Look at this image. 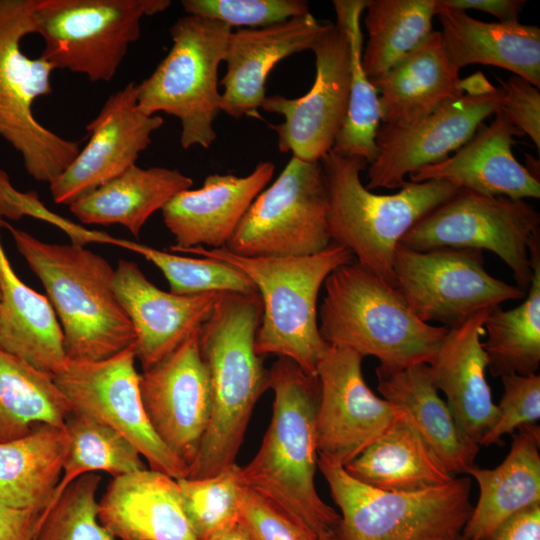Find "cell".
Returning <instances> with one entry per match:
<instances>
[{
	"instance_id": "cell-1",
	"label": "cell",
	"mask_w": 540,
	"mask_h": 540,
	"mask_svg": "<svg viewBox=\"0 0 540 540\" xmlns=\"http://www.w3.org/2000/svg\"><path fill=\"white\" fill-rule=\"evenodd\" d=\"M261 316L259 293H221L200 327L199 347L209 370L212 406L187 478H208L236 463L253 409L269 388V369L255 350Z\"/></svg>"
},
{
	"instance_id": "cell-2",
	"label": "cell",
	"mask_w": 540,
	"mask_h": 540,
	"mask_svg": "<svg viewBox=\"0 0 540 540\" xmlns=\"http://www.w3.org/2000/svg\"><path fill=\"white\" fill-rule=\"evenodd\" d=\"M269 376L274 392L272 418L258 452L240 467L241 481L304 523L319 539L327 537L334 534L340 514L320 498L314 483L318 377L281 356Z\"/></svg>"
},
{
	"instance_id": "cell-3",
	"label": "cell",
	"mask_w": 540,
	"mask_h": 540,
	"mask_svg": "<svg viewBox=\"0 0 540 540\" xmlns=\"http://www.w3.org/2000/svg\"><path fill=\"white\" fill-rule=\"evenodd\" d=\"M2 226L47 292L68 361L107 359L135 343L112 287L114 269L105 258L81 245L43 242L5 221Z\"/></svg>"
},
{
	"instance_id": "cell-4",
	"label": "cell",
	"mask_w": 540,
	"mask_h": 540,
	"mask_svg": "<svg viewBox=\"0 0 540 540\" xmlns=\"http://www.w3.org/2000/svg\"><path fill=\"white\" fill-rule=\"evenodd\" d=\"M323 285V341L376 357L385 370L429 364L449 331L419 320L395 286L355 260L335 269Z\"/></svg>"
},
{
	"instance_id": "cell-5",
	"label": "cell",
	"mask_w": 540,
	"mask_h": 540,
	"mask_svg": "<svg viewBox=\"0 0 540 540\" xmlns=\"http://www.w3.org/2000/svg\"><path fill=\"white\" fill-rule=\"evenodd\" d=\"M169 250L215 259L243 272L262 302L256 353L289 358L305 373L317 376L318 364L328 347L318 328V296L330 273L355 260L348 249L332 242L317 254L297 257H246L225 247Z\"/></svg>"
},
{
	"instance_id": "cell-6",
	"label": "cell",
	"mask_w": 540,
	"mask_h": 540,
	"mask_svg": "<svg viewBox=\"0 0 540 540\" xmlns=\"http://www.w3.org/2000/svg\"><path fill=\"white\" fill-rule=\"evenodd\" d=\"M320 163L327 187L331 241L348 249L360 265L395 286L393 263L402 237L460 188L438 179L406 181L397 193L379 195L361 182L360 173L368 166L364 158L330 150Z\"/></svg>"
},
{
	"instance_id": "cell-7",
	"label": "cell",
	"mask_w": 540,
	"mask_h": 540,
	"mask_svg": "<svg viewBox=\"0 0 540 540\" xmlns=\"http://www.w3.org/2000/svg\"><path fill=\"white\" fill-rule=\"evenodd\" d=\"M317 467L340 509L335 540H453L472 512L471 480L417 492H389L365 485L343 466L318 455Z\"/></svg>"
},
{
	"instance_id": "cell-8",
	"label": "cell",
	"mask_w": 540,
	"mask_h": 540,
	"mask_svg": "<svg viewBox=\"0 0 540 540\" xmlns=\"http://www.w3.org/2000/svg\"><path fill=\"white\" fill-rule=\"evenodd\" d=\"M232 31L229 25L209 18H178L170 28L169 52L147 78L136 84L142 112H164L179 120L183 149L209 148L216 140L213 125L221 111L218 69Z\"/></svg>"
},
{
	"instance_id": "cell-9",
	"label": "cell",
	"mask_w": 540,
	"mask_h": 540,
	"mask_svg": "<svg viewBox=\"0 0 540 540\" xmlns=\"http://www.w3.org/2000/svg\"><path fill=\"white\" fill-rule=\"evenodd\" d=\"M36 0H0V137L22 156L27 173L51 184L72 163L79 143L62 138L36 120L34 101L52 92L55 68L21 50V40L35 33Z\"/></svg>"
},
{
	"instance_id": "cell-10",
	"label": "cell",
	"mask_w": 540,
	"mask_h": 540,
	"mask_svg": "<svg viewBox=\"0 0 540 540\" xmlns=\"http://www.w3.org/2000/svg\"><path fill=\"white\" fill-rule=\"evenodd\" d=\"M169 0H36L35 33L44 42L41 57L55 69L111 81L145 16L165 11Z\"/></svg>"
},
{
	"instance_id": "cell-11",
	"label": "cell",
	"mask_w": 540,
	"mask_h": 540,
	"mask_svg": "<svg viewBox=\"0 0 540 540\" xmlns=\"http://www.w3.org/2000/svg\"><path fill=\"white\" fill-rule=\"evenodd\" d=\"M327 212L320 161L292 156L278 178L252 202L225 248L246 257L317 254L332 243Z\"/></svg>"
},
{
	"instance_id": "cell-12",
	"label": "cell",
	"mask_w": 540,
	"mask_h": 540,
	"mask_svg": "<svg viewBox=\"0 0 540 540\" xmlns=\"http://www.w3.org/2000/svg\"><path fill=\"white\" fill-rule=\"evenodd\" d=\"M540 214L524 200L460 189L421 218L400 244L417 251L438 248L489 250L526 292L532 279L529 243L540 232Z\"/></svg>"
},
{
	"instance_id": "cell-13",
	"label": "cell",
	"mask_w": 540,
	"mask_h": 540,
	"mask_svg": "<svg viewBox=\"0 0 540 540\" xmlns=\"http://www.w3.org/2000/svg\"><path fill=\"white\" fill-rule=\"evenodd\" d=\"M393 270L395 287L410 311L422 322L448 329L526 293L489 274L478 250L417 251L399 244Z\"/></svg>"
},
{
	"instance_id": "cell-14",
	"label": "cell",
	"mask_w": 540,
	"mask_h": 540,
	"mask_svg": "<svg viewBox=\"0 0 540 540\" xmlns=\"http://www.w3.org/2000/svg\"><path fill=\"white\" fill-rule=\"evenodd\" d=\"M135 346L103 360L68 361L52 376L72 411L123 435L140 452L150 469L178 480L188 477L187 466L158 438L145 413L135 367Z\"/></svg>"
},
{
	"instance_id": "cell-15",
	"label": "cell",
	"mask_w": 540,
	"mask_h": 540,
	"mask_svg": "<svg viewBox=\"0 0 540 540\" xmlns=\"http://www.w3.org/2000/svg\"><path fill=\"white\" fill-rule=\"evenodd\" d=\"M363 358L351 349L328 345L317 367L318 455L343 467L396 421L412 420L407 411L368 387L362 374Z\"/></svg>"
},
{
	"instance_id": "cell-16",
	"label": "cell",
	"mask_w": 540,
	"mask_h": 540,
	"mask_svg": "<svg viewBox=\"0 0 540 540\" xmlns=\"http://www.w3.org/2000/svg\"><path fill=\"white\" fill-rule=\"evenodd\" d=\"M312 51L316 75L310 90L298 98L267 96L261 106L284 118L280 124L269 125L277 135L279 151L308 162L320 161L332 150L350 92V46L344 28L331 23Z\"/></svg>"
},
{
	"instance_id": "cell-17",
	"label": "cell",
	"mask_w": 540,
	"mask_h": 540,
	"mask_svg": "<svg viewBox=\"0 0 540 540\" xmlns=\"http://www.w3.org/2000/svg\"><path fill=\"white\" fill-rule=\"evenodd\" d=\"M502 89L465 93L431 114L406 125L380 124L376 134L377 156L368 167V183L377 188L396 189L405 177L446 159L475 134L483 121L496 114Z\"/></svg>"
},
{
	"instance_id": "cell-18",
	"label": "cell",
	"mask_w": 540,
	"mask_h": 540,
	"mask_svg": "<svg viewBox=\"0 0 540 540\" xmlns=\"http://www.w3.org/2000/svg\"><path fill=\"white\" fill-rule=\"evenodd\" d=\"M199 330L139 377L141 399L152 429L188 471L197 456L212 406L210 375L200 352Z\"/></svg>"
},
{
	"instance_id": "cell-19",
	"label": "cell",
	"mask_w": 540,
	"mask_h": 540,
	"mask_svg": "<svg viewBox=\"0 0 540 540\" xmlns=\"http://www.w3.org/2000/svg\"><path fill=\"white\" fill-rule=\"evenodd\" d=\"M162 125V117L139 109L134 82L113 93L87 124L86 146L50 184L54 202L71 205L136 165Z\"/></svg>"
},
{
	"instance_id": "cell-20",
	"label": "cell",
	"mask_w": 540,
	"mask_h": 540,
	"mask_svg": "<svg viewBox=\"0 0 540 540\" xmlns=\"http://www.w3.org/2000/svg\"><path fill=\"white\" fill-rule=\"evenodd\" d=\"M112 287L135 333V354L147 370L200 329L221 293L178 295L150 282L139 266L119 260Z\"/></svg>"
},
{
	"instance_id": "cell-21",
	"label": "cell",
	"mask_w": 540,
	"mask_h": 540,
	"mask_svg": "<svg viewBox=\"0 0 540 540\" xmlns=\"http://www.w3.org/2000/svg\"><path fill=\"white\" fill-rule=\"evenodd\" d=\"M332 22L322 23L311 12L282 23L232 31L224 61L226 73L220 84L221 111L233 118H260L266 96V80L283 59L314 44Z\"/></svg>"
},
{
	"instance_id": "cell-22",
	"label": "cell",
	"mask_w": 540,
	"mask_h": 540,
	"mask_svg": "<svg viewBox=\"0 0 540 540\" xmlns=\"http://www.w3.org/2000/svg\"><path fill=\"white\" fill-rule=\"evenodd\" d=\"M275 165L263 161L247 176L210 174L202 187L175 195L161 210L176 249L226 247L260 192L272 179Z\"/></svg>"
},
{
	"instance_id": "cell-23",
	"label": "cell",
	"mask_w": 540,
	"mask_h": 540,
	"mask_svg": "<svg viewBox=\"0 0 540 540\" xmlns=\"http://www.w3.org/2000/svg\"><path fill=\"white\" fill-rule=\"evenodd\" d=\"M495 115L490 125H480L452 156L410 174V181L438 179L482 195L538 199L539 178L512 152L513 137L523 134L502 115Z\"/></svg>"
},
{
	"instance_id": "cell-24",
	"label": "cell",
	"mask_w": 540,
	"mask_h": 540,
	"mask_svg": "<svg viewBox=\"0 0 540 540\" xmlns=\"http://www.w3.org/2000/svg\"><path fill=\"white\" fill-rule=\"evenodd\" d=\"M490 310L449 329L428 364L432 381L437 390L444 393L445 402L461 433L478 445L500 414L485 377L488 360L481 342Z\"/></svg>"
},
{
	"instance_id": "cell-25",
	"label": "cell",
	"mask_w": 540,
	"mask_h": 540,
	"mask_svg": "<svg viewBox=\"0 0 540 540\" xmlns=\"http://www.w3.org/2000/svg\"><path fill=\"white\" fill-rule=\"evenodd\" d=\"M98 519L117 540H197L177 480L152 469L113 477Z\"/></svg>"
},
{
	"instance_id": "cell-26",
	"label": "cell",
	"mask_w": 540,
	"mask_h": 540,
	"mask_svg": "<svg viewBox=\"0 0 540 540\" xmlns=\"http://www.w3.org/2000/svg\"><path fill=\"white\" fill-rule=\"evenodd\" d=\"M369 81L380 93L384 124L413 123L464 95L459 70L449 60L439 31H433L390 70Z\"/></svg>"
},
{
	"instance_id": "cell-27",
	"label": "cell",
	"mask_w": 540,
	"mask_h": 540,
	"mask_svg": "<svg viewBox=\"0 0 540 540\" xmlns=\"http://www.w3.org/2000/svg\"><path fill=\"white\" fill-rule=\"evenodd\" d=\"M446 54L460 70L469 64L507 69L539 89L540 28L519 21L484 22L466 11L436 8Z\"/></svg>"
},
{
	"instance_id": "cell-28",
	"label": "cell",
	"mask_w": 540,
	"mask_h": 540,
	"mask_svg": "<svg viewBox=\"0 0 540 540\" xmlns=\"http://www.w3.org/2000/svg\"><path fill=\"white\" fill-rule=\"evenodd\" d=\"M509 453L494 469L476 465L471 475L479 487L476 505L462 530L470 540H485L507 518L540 503V427L526 424L513 434Z\"/></svg>"
},
{
	"instance_id": "cell-29",
	"label": "cell",
	"mask_w": 540,
	"mask_h": 540,
	"mask_svg": "<svg viewBox=\"0 0 540 540\" xmlns=\"http://www.w3.org/2000/svg\"><path fill=\"white\" fill-rule=\"evenodd\" d=\"M0 292V348L50 376L63 371L68 359L56 313L47 296L17 276L1 237Z\"/></svg>"
},
{
	"instance_id": "cell-30",
	"label": "cell",
	"mask_w": 540,
	"mask_h": 540,
	"mask_svg": "<svg viewBox=\"0 0 540 540\" xmlns=\"http://www.w3.org/2000/svg\"><path fill=\"white\" fill-rule=\"evenodd\" d=\"M378 391L404 409L425 441L453 474L467 473L479 452L458 428L445 400L435 387L428 364L401 370L376 368Z\"/></svg>"
},
{
	"instance_id": "cell-31",
	"label": "cell",
	"mask_w": 540,
	"mask_h": 540,
	"mask_svg": "<svg viewBox=\"0 0 540 540\" xmlns=\"http://www.w3.org/2000/svg\"><path fill=\"white\" fill-rule=\"evenodd\" d=\"M344 469L357 481L389 492L423 491L454 478L411 419L396 421Z\"/></svg>"
},
{
	"instance_id": "cell-32",
	"label": "cell",
	"mask_w": 540,
	"mask_h": 540,
	"mask_svg": "<svg viewBox=\"0 0 540 540\" xmlns=\"http://www.w3.org/2000/svg\"><path fill=\"white\" fill-rule=\"evenodd\" d=\"M192 185V178L177 169L133 165L73 202L69 209L84 224H120L138 237L156 211Z\"/></svg>"
},
{
	"instance_id": "cell-33",
	"label": "cell",
	"mask_w": 540,
	"mask_h": 540,
	"mask_svg": "<svg viewBox=\"0 0 540 540\" xmlns=\"http://www.w3.org/2000/svg\"><path fill=\"white\" fill-rule=\"evenodd\" d=\"M67 445L64 427L50 424L0 442V505L42 513L59 484Z\"/></svg>"
},
{
	"instance_id": "cell-34",
	"label": "cell",
	"mask_w": 540,
	"mask_h": 540,
	"mask_svg": "<svg viewBox=\"0 0 540 540\" xmlns=\"http://www.w3.org/2000/svg\"><path fill=\"white\" fill-rule=\"evenodd\" d=\"M532 279L528 296L519 306L490 310L482 343L494 377L535 374L540 366V232L529 243Z\"/></svg>"
},
{
	"instance_id": "cell-35",
	"label": "cell",
	"mask_w": 540,
	"mask_h": 540,
	"mask_svg": "<svg viewBox=\"0 0 540 540\" xmlns=\"http://www.w3.org/2000/svg\"><path fill=\"white\" fill-rule=\"evenodd\" d=\"M71 412L52 376L0 348V442L22 438L40 424L64 427Z\"/></svg>"
},
{
	"instance_id": "cell-36",
	"label": "cell",
	"mask_w": 540,
	"mask_h": 540,
	"mask_svg": "<svg viewBox=\"0 0 540 540\" xmlns=\"http://www.w3.org/2000/svg\"><path fill=\"white\" fill-rule=\"evenodd\" d=\"M367 0H334L336 22L347 33L350 46V92L347 114L338 132L333 151L364 158L368 164L377 156L375 143L381 112L377 90L365 74L361 57L363 34L360 20Z\"/></svg>"
},
{
	"instance_id": "cell-37",
	"label": "cell",
	"mask_w": 540,
	"mask_h": 540,
	"mask_svg": "<svg viewBox=\"0 0 540 540\" xmlns=\"http://www.w3.org/2000/svg\"><path fill=\"white\" fill-rule=\"evenodd\" d=\"M368 42L362 67L368 79L390 70L433 32L435 0H367Z\"/></svg>"
},
{
	"instance_id": "cell-38",
	"label": "cell",
	"mask_w": 540,
	"mask_h": 540,
	"mask_svg": "<svg viewBox=\"0 0 540 540\" xmlns=\"http://www.w3.org/2000/svg\"><path fill=\"white\" fill-rule=\"evenodd\" d=\"M64 429L68 438L67 451L62 475L49 506L71 482L84 474L103 471L117 477L147 468L140 452L129 440L83 414L72 411Z\"/></svg>"
},
{
	"instance_id": "cell-39",
	"label": "cell",
	"mask_w": 540,
	"mask_h": 540,
	"mask_svg": "<svg viewBox=\"0 0 540 540\" xmlns=\"http://www.w3.org/2000/svg\"><path fill=\"white\" fill-rule=\"evenodd\" d=\"M112 245L134 251L153 263L163 273L170 292L174 294L258 293L253 282L243 272L225 262L205 257L180 256L115 237Z\"/></svg>"
},
{
	"instance_id": "cell-40",
	"label": "cell",
	"mask_w": 540,
	"mask_h": 540,
	"mask_svg": "<svg viewBox=\"0 0 540 540\" xmlns=\"http://www.w3.org/2000/svg\"><path fill=\"white\" fill-rule=\"evenodd\" d=\"M177 483L183 510L197 540H208L238 522L244 484L236 463L214 476L186 477Z\"/></svg>"
},
{
	"instance_id": "cell-41",
	"label": "cell",
	"mask_w": 540,
	"mask_h": 540,
	"mask_svg": "<svg viewBox=\"0 0 540 540\" xmlns=\"http://www.w3.org/2000/svg\"><path fill=\"white\" fill-rule=\"evenodd\" d=\"M100 482L97 473L71 482L41 513L35 540H117L98 519Z\"/></svg>"
},
{
	"instance_id": "cell-42",
	"label": "cell",
	"mask_w": 540,
	"mask_h": 540,
	"mask_svg": "<svg viewBox=\"0 0 540 540\" xmlns=\"http://www.w3.org/2000/svg\"><path fill=\"white\" fill-rule=\"evenodd\" d=\"M187 15L217 20L231 28H259L310 12L304 0H183Z\"/></svg>"
},
{
	"instance_id": "cell-43",
	"label": "cell",
	"mask_w": 540,
	"mask_h": 540,
	"mask_svg": "<svg viewBox=\"0 0 540 540\" xmlns=\"http://www.w3.org/2000/svg\"><path fill=\"white\" fill-rule=\"evenodd\" d=\"M503 394L497 405L500 411L496 423L483 435L479 446L502 444L504 435L519 427L536 423L540 418V375L509 374L501 377Z\"/></svg>"
},
{
	"instance_id": "cell-44",
	"label": "cell",
	"mask_w": 540,
	"mask_h": 540,
	"mask_svg": "<svg viewBox=\"0 0 540 540\" xmlns=\"http://www.w3.org/2000/svg\"><path fill=\"white\" fill-rule=\"evenodd\" d=\"M238 522L252 540H320L304 523L246 486L241 494Z\"/></svg>"
},
{
	"instance_id": "cell-45",
	"label": "cell",
	"mask_w": 540,
	"mask_h": 540,
	"mask_svg": "<svg viewBox=\"0 0 540 540\" xmlns=\"http://www.w3.org/2000/svg\"><path fill=\"white\" fill-rule=\"evenodd\" d=\"M29 215L50 222L65 231L73 244L84 246L96 242L99 232L90 231L48 211L39 201L36 193L17 191L5 171L0 169V216L17 220Z\"/></svg>"
},
{
	"instance_id": "cell-46",
	"label": "cell",
	"mask_w": 540,
	"mask_h": 540,
	"mask_svg": "<svg viewBox=\"0 0 540 540\" xmlns=\"http://www.w3.org/2000/svg\"><path fill=\"white\" fill-rule=\"evenodd\" d=\"M502 98L496 114L502 115L523 135H528L540 149V92L537 87L519 76L499 80Z\"/></svg>"
},
{
	"instance_id": "cell-47",
	"label": "cell",
	"mask_w": 540,
	"mask_h": 540,
	"mask_svg": "<svg viewBox=\"0 0 540 540\" xmlns=\"http://www.w3.org/2000/svg\"><path fill=\"white\" fill-rule=\"evenodd\" d=\"M485 540H540V503L507 518Z\"/></svg>"
},
{
	"instance_id": "cell-48",
	"label": "cell",
	"mask_w": 540,
	"mask_h": 540,
	"mask_svg": "<svg viewBox=\"0 0 540 540\" xmlns=\"http://www.w3.org/2000/svg\"><path fill=\"white\" fill-rule=\"evenodd\" d=\"M41 513L0 505V540H35Z\"/></svg>"
},
{
	"instance_id": "cell-49",
	"label": "cell",
	"mask_w": 540,
	"mask_h": 540,
	"mask_svg": "<svg viewBox=\"0 0 540 540\" xmlns=\"http://www.w3.org/2000/svg\"><path fill=\"white\" fill-rule=\"evenodd\" d=\"M436 8L466 11L479 10L496 17L499 22L519 21L518 17L526 5L525 0H435Z\"/></svg>"
},
{
	"instance_id": "cell-50",
	"label": "cell",
	"mask_w": 540,
	"mask_h": 540,
	"mask_svg": "<svg viewBox=\"0 0 540 540\" xmlns=\"http://www.w3.org/2000/svg\"><path fill=\"white\" fill-rule=\"evenodd\" d=\"M208 540H252V538L244 527L237 522Z\"/></svg>"
},
{
	"instance_id": "cell-51",
	"label": "cell",
	"mask_w": 540,
	"mask_h": 540,
	"mask_svg": "<svg viewBox=\"0 0 540 540\" xmlns=\"http://www.w3.org/2000/svg\"><path fill=\"white\" fill-rule=\"evenodd\" d=\"M453 540H470V539H467L465 538L464 536H462V534H460L459 536H457L455 539Z\"/></svg>"
},
{
	"instance_id": "cell-52",
	"label": "cell",
	"mask_w": 540,
	"mask_h": 540,
	"mask_svg": "<svg viewBox=\"0 0 540 540\" xmlns=\"http://www.w3.org/2000/svg\"><path fill=\"white\" fill-rule=\"evenodd\" d=\"M320 540H335V539H334V534H332V535H330V536H327V537H324V538H322V539H320Z\"/></svg>"
},
{
	"instance_id": "cell-53",
	"label": "cell",
	"mask_w": 540,
	"mask_h": 540,
	"mask_svg": "<svg viewBox=\"0 0 540 540\" xmlns=\"http://www.w3.org/2000/svg\"><path fill=\"white\" fill-rule=\"evenodd\" d=\"M0 311H1V292H0Z\"/></svg>"
}]
</instances>
